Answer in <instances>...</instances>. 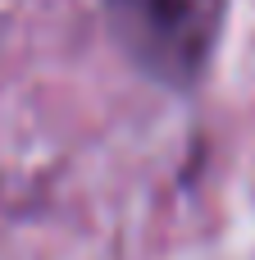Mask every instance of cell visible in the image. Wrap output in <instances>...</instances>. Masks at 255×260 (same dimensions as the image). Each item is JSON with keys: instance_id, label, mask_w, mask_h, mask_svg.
Listing matches in <instances>:
<instances>
[{"instance_id": "6da1fadb", "label": "cell", "mask_w": 255, "mask_h": 260, "mask_svg": "<svg viewBox=\"0 0 255 260\" xmlns=\"http://www.w3.org/2000/svg\"><path fill=\"white\" fill-rule=\"evenodd\" d=\"M105 18L141 73L192 87L219 50L228 0H105Z\"/></svg>"}]
</instances>
